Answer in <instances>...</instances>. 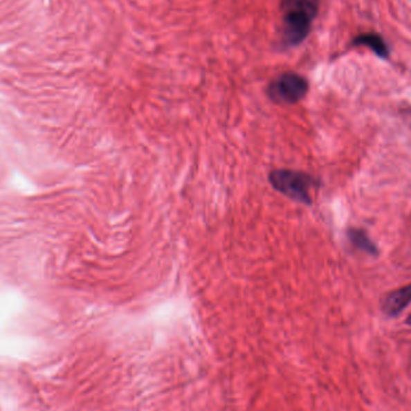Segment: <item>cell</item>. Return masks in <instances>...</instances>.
Instances as JSON below:
<instances>
[{
	"mask_svg": "<svg viewBox=\"0 0 411 411\" xmlns=\"http://www.w3.org/2000/svg\"><path fill=\"white\" fill-rule=\"evenodd\" d=\"M320 0H282L283 42L297 46L304 42L319 11Z\"/></svg>",
	"mask_w": 411,
	"mask_h": 411,
	"instance_id": "6da1fadb",
	"label": "cell"
},
{
	"mask_svg": "<svg viewBox=\"0 0 411 411\" xmlns=\"http://www.w3.org/2000/svg\"><path fill=\"white\" fill-rule=\"evenodd\" d=\"M270 182L277 192L285 197L311 205V192L316 187V181L309 174L293 170H274L270 174Z\"/></svg>",
	"mask_w": 411,
	"mask_h": 411,
	"instance_id": "7a4b0ae2",
	"label": "cell"
},
{
	"mask_svg": "<svg viewBox=\"0 0 411 411\" xmlns=\"http://www.w3.org/2000/svg\"><path fill=\"white\" fill-rule=\"evenodd\" d=\"M309 84L306 78L298 73L289 71L274 78L268 87V96L274 102L293 105L307 95Z\"/></svg>",
	"mask_w": 411,
	"mask_h": 411,
	"instance_id": "3957f363",
	"label": "cell"
},
{
	"mask_svg": "<svg viewBox=\"0 0 411 411\" xmlns=\"http://www.w3.org/2000/svg\"><path fill=\"white\" fill-rule=\"evenodd\" d=\"M411 302V284L397 289L385 296L381 302V309L388 316H396L404 311Z\"/></svg>",
	"mask_w": 411,
	"mask_h": 411,
	"instance_id": "277c9868",
	"label": "cell"
},
{
	"mask_svg": "<svg viewBox=\"0 0 411 411\" xmlns=\"http://www.w3.org/2000/svg\"><path fill=\"white\" fill-rule=\"evenodd\" d=\"M347 238L352 246L357 248L358 250L365 251L367 254L373 256L379 254V249L376 247V244L370 239L365 230L356 228H349Z\"/></svg>",
	"mask_w": 411,
	"mask_h": 411,
	"instance_id": "5b68a950",
	"label": "cell"
},
{
	"mask_svg": "<svg viewBox=\"0 0 411 411\" xmlns=\"http://www.w3.org/2000/svg\"><path fill=\"white\" fill-rule=\"evenodd\" d=\"M355 46H367L370 50L374 52L375 55H379L380 58H387L390 55V48L387 44L385 42L384 39L374 34V33H368V34H361L355 37L354 40Z\"/></svg>",
	"mask_w": 411,
	"mask_h": 411,
	"instance_id": "8992f818",
	"label": "cell"
},
{
	"mask_svg": "<svg viewBox=\"0 0 411 411\" xmlns=\"http://www.w3.org/2000/svg\"><path fill=\"white\" fill-rule=\"evenodd\" d=\"M407 324L410 325V326H411V314H410V316H408Z\"/></svg>",
	"mask_w": 411,
	"mask_h": 411,
	"instance_id": "52a82bcc",
	"label": "cell"
}]
</instances>
